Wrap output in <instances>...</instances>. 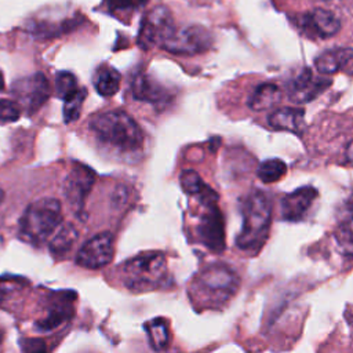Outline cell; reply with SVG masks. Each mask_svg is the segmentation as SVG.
I'll return each mask as SVG.
<instances>
[{
  "label": "cell",
  "instance_id": "24",
  "mask_svg": "<svg viewBox=\"0 0 353 353\" xmlns=\"http://www.w3.org/2000/svg\"><path fill=\"white\" fill-rule=\"evenodd\" d=\"M287 172V165L280 159H268L262 161L256 170L258 178L263 183H273L281 179Z\"/></svg>",
  "mask_w": 353,
  "mask_h": 353
},
{
  "label": "cell",
  "instance_id": "4",
  "mask_svg": "<svg viewBox=\"0 0 353 353\" xmlns=\"http://www.w3.org/2000/svg\"><path fill=\"white\" fill-rule=\"evenodd\" d=\"M120 277L135 292L160 288L170 281L165 255L159 251L142 252L120 266Z\"/></svg>",
  "mask_w": 353,
  "mask_h": 353
},
{
  "label": "cell",
  "instance_id": "2",
  "mask_svg": "<svg viewBox=\"0 0 353 353\" xmlns=\"http://www.w3.org/2000/svg\"><path fill=\"white\" fill-rule=\"evenodd\" d=\"M243 228L236 237V245L245 252L256 254L265 244L270 221H272V201L262 190H252L241 201Z\"/></svg>",
  "mask_w": 353,
  "mask_h": 353
},
{
  "label": "cell",
  "instance_id": "18",
  "mask_svg": "<svg viewBox=\"0 0 353 353\" xmlns=\"http://www.w3.org/2000/svg\"><path fill=\"white\" fill-rule=\"evenodd\" d=\"M181 185H182V189L188 194L196 197L201 205L214 204L218 201V194L208 185L203 182V179L196 171H192V170L182 171Z\"/></svg>",
  "mask_w": 353,
  "mask_h": 353
},
{
  "label": "cell",
  "instance_id": "23",
  "mask_svg": "<svg viewBox=\"0 0 353 353\" xmlns=\"http://www.w3.org/2000/svg\"><path fill=\"white\" fill-rule=\"evenodd\" d=\"M149 343L154 350H163L170 343V332L167 323L163 319H154L145 324Z\"/></svg>",
  "mask_w": 353,
  "mask_h": 353
},
{
  "label": "cell",
  "instance_id": "7",
  "mask_svg": "<svg viewBox=\"0 0 353 353\" xmlns=\"http://www.w3.org/2000/svg\"><path fill=\"white\" fill-rule=\"evenodd\" d=\"M212 41V34L207 28L201 25H189L175 29L161 47L171 54L196 55L210 50Z\"/></svg>",
  "mask_w": 353,
  "mask_h": 353
},
{
  "label": "cell",
  "instance_id": "10",
  "mask_svg": "<svg viewBox=\"0 0 353 353\" xmlns=\"http://www.w3.org/2000/svg\"><path fill=\"white\" fill-rule=\"evenodd\" d=\"M204 212L200 215L196 225V236L199 241L212 252H222L225 250V223L222 212L216 203L203 205Z\"/></svg>",
  "mask_w": 353,
  "mask_h": 353
},
{
  "label": "cell",
  "instance_id": "25",
  "mask_svg": "<svg viewBox=\"0 0 353 353\" xmlns=\"http://www.w3.org/2000/svg\"><path fill=\"white\" fill-rule=\"evenodd\" d=\"M87 97V90L84 87H79L74 92L68 95L63 99V120L66 124L76 121L80 117L81 106Z\"/></svg>",
  "mask_w": 353,
  "mask_h": 353
},
{
  "label": "cell",
  "instance_id": "28",
  "mask_svg": "<svg viewBox=\"0 0 353 353\" xmlns=\"http://www.w3.org/2000/svg\"><path fill=\"white\" fill-rule=\"evenodd\" d=\"M21 106L17 101L0 99V121L11 123L17 121L21 116Z\"/></svg>",
  "mask_w": 353,
  "mask_h": 353
},
{
  "label": "cell",
  "instance_id": "11",
  "mask_svg": "<svg viewBox=\"0 0 353 353\" xmlns=\"http://www.w3.org/2000/svg\"><path fill=\"white\" fill-rule=\"evenodd\" d=\"M113 254V234L103 232L84 243L76 255V263L87 269H101L110 263Z\"/></svg>",
  "mask_w": 353,
  "mask_h": 353
},
{
  "label": "cell",
  "instance_id": "21",
  "mask_svg": "<svg viewBox=\"0 0 353 353\" xmlns=\"http://www.w3.org/2000/svg\"><path fill=\"white\" fill-rule=\"evenodd\" d=\"M72 316V305L70 298H61L57 302H52L48 307L47 316L36 323V327L43 332L50 331L61 325L66 319Z\"/></svg>",
  "mask_w": 353,
  "mask_h": 353
},
{
  "label": "cell",
  "instance_id": "17",
  "mask_svg": "<svg viewBox=\"0 0 353 353\" xmlns=\"http://www.w3.org/2000/svg\"><path fill=\"white\" fill-rule=\"evenodd\" d=\"M353 58V48L335 47L321 52L314 59V66L320 74H334Z\"/></svg>",
  "mask_w": 353,
  "mask_h": 353
},
{
  "label": "cell",
  "instance_id": "29",
  "mask_svg": "<svg viewBox=\"0 0 353 353\" xmlns=\"http://www.w3.org/2000/svg\"><path fill=\"white\" fill-rule=\"evenodd\" d=\"M149 0H105V6L112 11H130L145 6Z\"/></svg>",
  "mask_w": 353,
  "mask_h": 353
},
{
  "label": "cell",
  "instance_id": "26",
  "mask_svg": "<svg viewBox=\"0 0 353 353\" xmlns=\"http://www.w3.org/2000/svg\"><path fill=\"white\" fill-rule=\"evenodd\" d=\"M335 239L345 255H353V218L339 222L335 232Z\"/></svg>",
  "mask_w": 353,
  "mask_h": 353
},
{
  "label": "cell",
  "instance_id": "32",
  "mask_svg": "<svg viewBox=\"0 0 353 353\" xmlns=\"http://www.w3.org/2000/svg\"><path fill=\"white\" fill-rule=\"evenodd\" d=\"M3 199H4V192L0 189V204L3 203Z\"/></svg>",
  "mask_w": 353,
  "mask_h": 353
},
{
  "label": "cell",
  "instance_id": "27",
  "mask_svg": "<svg viewBox=\"0 0 353 353\" xmlns=\"http://www.w3.org/2000/svg\"><path fill=\"white\" fill-rule=\"evenodd\" d=\"M55 88H57V95L61 97L62 99H65L68 95H70L72 92H74L79 88V84H77V80L73 73L62 70V72L57 73Z\"/></svg>",
  "mask_w": 353,
  "mask_h": 353
},
{
  "label": "cell",
  "instance_id": "6",
  "mask_svg": "<svg viewBox=\"0 0 353 353\" xmlns=\"http://www.w3.org/2000/svg\"><path fill=\"white\" fill-rule=\"evenodd\" d=\"M176 29L172 12L163 4L149 10L141 21L137 44L142 50L161 46Z\"/></svg>",
  "mask_w": 353,
  "mask_h": 353
},
{
  "label": "cell",
  "instance_id": "1",
  "mask_svg": "<svg viewBox=\"0 0 353 353\" xmlns=\"http://www.w3.org/2000/svg\"><path fill=\"white\" fill-rule=\"evenodd\" d=\"M88 125L97 142L117 154H135L143 146L142 128L123 110L101 112Z\"/></svg>",
  "mask_w": 353,
  "mask_h": 353
},
{
  "label": "cell",
  "instance_id": "14",
  "mask_svg": "<svg viewBox=\"0 0 353 353\" xmlns=\"http://www.w3.org/2000/svg\"><path fill=\"white\" fill-rule=\"evenodd\" d=\"M131 92L137 101L161 103L170 99V94L157 81L143 72H137L131 79Z\"/></svg>",
  "mask_w": 353,
  "mask_h": 353
},
{
  "label": "cell",
  "instance_id": "30",
  "mask_svg": "<svg viewBox=\"0 0 353 353\" xmlns=\"http://www.w3.org/2000/svg\"><path fill=\"white\" fill-rule=\"evenodd\" d=\"M346 160L349 163H353V141H350V143L346 148Z\"/></svg>",
  "mask_w": 353,
  "mask_h": 353
},
{
  "label": "cell",
  "instance_id": "5",
  "mask_svg": "<svg viewBox=\"0 0 353 353\" xmlns=\"http://www.w3.org/2000/svg\"><path fill=\"white\" fill-rule=\"evenodd\" d=\"M62 221L61 203L43 197L30 203L19 219V237L30 245L40 247L59 228Z\"/></svg>",
  "mask_w": 353,
  "mask_h": 353
},
{
  "label": "cell",
  "instance_id": "16",
  "mask_svg": "<svg viewBox=\"0 0 353 353\" xmlns=\"http://www.w3.org/2000/svg\"><path fill=\"white\" fill-rule=\"evenodd\" d=\"M268 124L277 131L302 134L305 130V110L301 108H280L268 116Z\"/></svg>",
  "mask_w": 353,
  "mask_h": 353
},
{
  "label": "cell",
  "instance_id": "13",
  "mask_svg": "<svg viewBox=\"0 0 353 353\" xmlns=\"http://www.w3.org/2000/svg\"><path fill=\"white\" fill-rule=\"evenodd\" d=\"M317 196L319 192L313 186H302L288 194H284L280 203L281 218L288 222L302 221L307 215Z\"/></svg>",
  "mask_w": 353,
  "mask_h": 353
},
{
  "label": "cell",
  "instance_id": "12",
  "mask_svg": "<svg viewBox=\"0 0 353 353\" xmlns=\"http://www.w3.org/2000/svg\"><path fill=\"white\" fill-rule=\"evenodd\" d=\"M331 84L330 79L316 77L309 68H303L287 84L288 99L294 103H307L316 99Z\"/></svg>",
  "mask_w": 353,
  "mask_h": 353
},
{
  "label": "cell",
  "instance_id": "22",
  "mask_svg": "<svg viewBox=\"0 0 353 353\" xmlns=\"http://www.w3.org/2000/svg\"><path fill=\"white\" fill-rule=\"evenodd\" d=\"M76 240H77L76 228L70 223H65L54 234L48 247H50V251L54 256L65 258L70 252V250L73 248Z\"/></svg>",
  "mask_w": 353,
  "mask_h": 353
},
{
  "label": "cell",
  "instance_id": "8",
  "mask_svg": "<svg viewBox=\"0 0 353 353\" xmlns=\"http://www.w3.org/2000/svg\"><path fill=\"white\" fill-rule=\"evenodd\" d=\"M11 92L19 106L28 114H33L46 103L51 90L50 83L43 73H33L14 81Z\"/></svg>",
  "mask_w": 353,
  "mask_h": 353
},
{
  "label": "cell",
  "instance_id": "20",
  "mask_svg": "<svg viewBox=\"0 0 353 353\" xmlns=\"http://www.w3.org/2000/svg\"><path fill=\"white\" fill-rule=\"evenodd\" d=\"M94 85L99 95L102 97H112L114 95L121 83L120 73L112 68L110 65H101L94 74Z\"/></svg>",
  "mask_w": 353,
  "mask_h": 353
},
{
  "label": "cell",
  "instance_id": "3",
  "mask_svg": "<svg viewBox=\"0 0 353 353\" xmlns=\"http://www.w3.org/2000/svg\"><path fill=\"white\" fill-rule=\"evenodd\" d=\"M240 279L237 273L223 265L212 263L201 269L192 281V298L204 307L223 306L239 290Z\"/></svg>",
  "mask_w": 353,
  "mask_h": 353
},
{
  "label": "cell",
  "instance_id": "15",
  "mask_svg": "<svg viewBox=\"0 0 353 353\" xmlns=\"http://www.w3.org/2000/svg\"><path fill=\"white\" fill-rule=\"evenodd\" d=\"M305 28L312 36L328 39L339 32L341 21L334 12L324 8H317L305 17Z\"/></svg>",
  "mask_w": 353,
  "mask_h": 353
},
{
  "label": "cell",
  "instance_id": "31",
  "mask_svg": "<svg viewBox=\"0 0 353 353\" xmlns=\"http://www.w3.org/2000/svg\"><path fill=\"white\" fill-rule=\"evenodd\" d=\"M4 90V77H3V73L0 70V91Z\"/></svg>",
  "mask_w": 353,
  "mask_h": 353
},
{
  "label": "cell",
  "instance_id": "33",
  "mask_svg": "<svg viewBox=\"0 0 353 353\" xmlns=\"http://www.w3.org/2000/svg\"><path fill=\"white\" fill-rule=\"evenodd\" d=\"M1 339H3V335H1V332H0V343H1Z\"/></svg>",
  "mask_w": 353,
  "mask_h": 353
},
{
  "label": "cell",
  "instance_id": "19",
  "mask_svg": "<svg viewBox=\"0 0 353 353\" xmlns=\"http://www.w3.org/2000/svg\"><path fill=\"white\" fill-rule=\"evenodd\" d=\"M281 99V90L273 83L256 85L248 98V108L255 112L272 109Z\"/></svg>",
  "mask_w": 353,
  "mask_h": 353
},
{
  "label": "cell",
  "instance_id": "9",
  "mask_svg": "<svg viewBox=\"0 0 353 353\" xmlns=\"http://www.w3.org/2000/svg\"><path fill=\"white\" fill-rule=\"evenodd\" d=\"M94 182H95V172L84 164L73 165L63 181L65 199L69 207L79 216L83 215L85 199L91 192Z\"/></svg>",
  "mask_w": 353,
  "mask_h": 353
}]
</instances>
